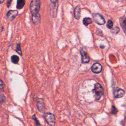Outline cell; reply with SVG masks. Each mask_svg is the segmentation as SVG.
<instances>
[{"label":"cell","instance_id":"1","mask_svg":"<svg viewBox=\"0 0 126 126\" xmlns=\"http://www.w3.org/2000/svg\"><path fill=\"white\" fill-rule=\"evenodd\" d=\"M40 7V0H32L30 4V11L32 15L38 13Z\"/></svg>","mask_w":126,"mask_h":126},{"label":"cell","instance_id":"2","mask_svg":"<svg viewBox=\"0 0 126 126\" xmlns=\"http://www.w3.org/2000/svg\"><path fill=\"white\" fill-rule=\"evenodd\" d=\"M93 91L96 100L99 99L104 94V89L101 85L99 83H96L95 85Z\"/></svg>","mask_w":126,"mask_h":126},{"label":"cell","instance_id":"3","mask_svg":"<svg viewBox=\"0 0 126 126\" xmlns=\"http://www.w3.org/2000/svg\"><path fill=\"white\" fill-rule=\"evenodd\" d=\"M50 13L51 15L55 17L57 13V10L58 7V0H50Z\"/></svg>","mask_w":126,"mask_h":126},{"label":"cell","instance_id":"4","mask_svg":"<svg viewBox=\"0 0 126 126\" xmlns=\"http://www.w3.org/2000/svg\"><path fill=\"white\" fill-rule=\"evenodd\" d=\"M93 18L94 21L99 25H104L105 23V21L104 18L103 17V16L100 14L94 13L93 14Z\"/></svg>","mask_w":126,"mask_h":126},{"label":"cell","instance_id":"5","mask_svg":"<svg viewBox=\"0 0 126 126\" xmlns=\"http://www.w3.org/2000/svg\"><path fill=\"white\" fill-rule=\"evenodd\" d=\"M45 119L46 122L50 126H54L55 125V117L53 114L51 113H47L45 116Z\"/></svg>","mask_w":126,"mask_h":126},{"label":"cell","instance_id":"6","mask_svg":"<svg viewBox=\"0 0 126 126\" xmlns=\"http://www.w3.org/2000/svg\"><path fill=\"white\" fill-rule=\"evenodd\" d=\"M91 70L94 73H99L102 71V66L99 63H96L92 65Z\"/></svg>","mask_w":126,"mask_h":126},{"label":"cell","instance_id":"7","mask_svg":"<svg viewBox=\"0 0 126 126\" xmlns=\"http://www.w3.org/2000/svg\"><path fill=\"white\" fill-rule=\"evenodd\" d=\"M18 14V11H16L11 10L6 13V18L9 21L13 20Z\"/></svg>","mask_w":126,"mask_h":126},{"label":"cell","instance_id":"8","mask_svg":"<svg viewBox=\"0 0 126 126\" xmlns=\"http://www.w3.org/2000/svg\"><path fill=\"white\" fill-rule=\"evenodd\" d=\"M80 53L81 55L82 62L83 63H89L90 61V57L87 52L84 51L83 50H80Z\"/></svg>","mask_w":126,"mask_h":126},{"label":"cell","instance_id":"9","mask_svg":"<svg viewBox=\"0 0 126 126\" xmlns=\"http://www.w3.org/2000/svg\"><path fill=\"white\" fill-rule=\"evenodd\" d=\"M114 96L116 98H122L125 94V92L121 89L119 88H116L113 91Z\"/></svg>","mask_w":126,"mask_h":126},{"label":"cell","instance_id":"10","mask_svg":"<svg viewBox=\"0 0 126 126\" xmlns=\"http://www.w3.org/2000/svg\"><path fill=\"white\" fill-rule=\"evenodd\" d=\"M37 105L38 111H39L40 112H43L44 111L45 108V105L43 99H39V100H38Z\"/></svg>","mask_w":126,"mask_h":126},{"label":"cell","instance_id":"11","mask_svg":"<svg viewBox=\"0 0 126 126\" xmlns=\"http://www.w3.org/2000/svg\"><path fill=\"white\" fill-rule=\"evenodd\" d=\"M74 17L77 19H79L80 18V14H81V8L79 5H77L75 8L74 11Z\"/></svg>","mask_w":126,"mask_h":126},{"label":"cell","instance_id":"12","mask_svg":"<svg viewBox=\"0 0 126 126\" xmlns=\"http://www.w3.org/2000/svg\"><path fill=\"white\" fill-rule=\"evenodd\" d=\"M40 19V15L38 13L32 15V20L34 24L38 23Z\"/></svg>","mask_w":126,"mask_h":126},{"label":"cell","instance_id":"13","mask_svg":"<svg viewBox=\"0 0 126 126\" xmlns=\"http://www.w3.org/2000/svg\"><path fill=\"white\" fill-rule=\"evenodd\" d=\"M25 0H17V5H16L17 8V9H21L25 5Z\"/></svg>","mask_w":126,"mask_h":126},{"label":"cell","instance_id":"14","mask_svg":"<svg viewBox=\"0 0 126 126\" xmlns=\"http://www.w3.org/2000/svg\"><path fill=\"white\" fill-rule=\"evenodd\" d=\"M121 25L125 33L126 34V18H124L121 20Z\"/></svg>","mask_w":126,"mask_h":126},{"label":"cell","instance_id":"15","mask_svg":"<svg viewBox=\"0 0 126 126\" xmlns=\"http://www.w3.org/2000/svg\"><path fill=\"white\" fill-rule=\"evenodd\" d=\"M83 23L84 25H85V26H88L90 24L92 23V20L89 17H86L84 18L83 20Z\"/></svg>","mask_w":126,"mask_h":126},{"label":"cell","instance_id":"16","mask_svg":"<svg viewBox=\"0 0 126 126\" xmlns=\"http://www.w3.org/2000/svg\"><path fill=\"white\" fill-rule=\"evenodd\" d=\"M19 61V58L16 55H13L11 57V61L14 64H17Z\"/></svg>","mask_w":126,"mask_h":126},{"label":"cell","instance_id":"17","mask_svg":"<svg viewBox=\"0 0 126 126\" xmlns=\"http://www.w3.org/2000/svg\"><path fill=\"white\" fill-rule=\"evenodd\" d=\"M16 51L19 54L22 55V52H21V49L20 47V45L19 44H17L16 45Z\"/></svg>","mask_w":126,"mask_h":126},{"label":"cell","instance_id":"18","mask_svg":"<svg viewBox=\"0 0 126 126\" xmlns=\"http://www.w3.org/2000/svg\"><path fill=\"white\" fill-rule=\"evenodd\" d=\"M119 31H120V29L118 27H115L112 28V29L111 31V32L114 33V34H116V33H117L119 32Z\"/></svg>","mask_w":126,"mask_h":126},{"label":"cell","instance_id":"19","mask_svg":"<svg viewBox=\"0 0 126 126\" xmlns=\"http://www.w3.org/2000/svg\"><path fill=\"white\" fill-rule=\"evenodd\" d=\"M106 26L108 29H112L113 26V22L111 20H109L107 23Z\"/></svg>","mask_w":126,"mask_h":126},{"label":"cell","instance_id":"20","mask_svg":"<svg viewBox=\"0 0 126 126\" xmlns=\"http://www.w3.org/2000/svg\"><path fill=\"white\" fill-rule=\"evenodd\" d=\"M117 111H118V110H117V108H116V107L114 105H113L112 106V108H111V113L113 114H116L117 113Z\"/></svg>","mask_w":126,"mask_h":126},{"label":"cell","instance_id":"21","mask_svg":"<svg viewBox=\"0 0 126 126\" xmlns=\"http://www.w3.org/2000/svg\"><path fill=\"white\" fill-rule=\"evenodd\" d=\"M33 119L35 120V122H36V125L37 126H39V125H40L39 123L38 122V120L37 119L36 117V116H35V115H33Z\"/></svg>","mask_w":126,"mask_h":126},{"label":"cell","instance_id":"22","mask_svg":"<svg viewBox=\"0 0 126 126\" xmlns=\"http://www.w3.org/2000/svg\"><path fill=\"white\" fill-rule=\"evenodd\" d=\"M1 103H3L4 102H5V97L4 95H1Z\"/></svg>","mask_w":126,"mask_h":126},{"label":"cell","instance_id":"23","mask_svg":"<svg viewBox=\"0 0 126 126\" xmlns=\"http://www.w3.org/2000/svg\"><path fill=\"white\" fill-rule=\"evenodd\" d=\"M11 1H12V0H7V4H7V6L8 7H9L10 6Z\"/></svg>","mask_w":126,"mask_h":126},{"label":"cell","instance_id":"24","mask_svg":"<svg viewBox=\"0 0 126 126\" xmlns=\"http://www.w3.org/2000/svg\"><path fill=\"white\" fill-rule=\"evenodd\" d=\"M0 1H1V2H0V3L2 4L3 3V2L4 1V0H0Z\"/></svg>","mask_w":126,"mask_h":126}]
</instances>
